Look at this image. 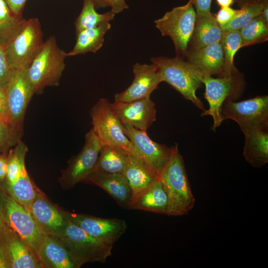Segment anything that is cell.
Segmentation results:
<instances>
[{"instance_id":"cell-44","label":"cell","mask_w":268,"mask_h":268,"mask_svg":"<svg viewBox=\"0 0 268 268\" xmlns=\"http://www.w3.org/2000/svg\"><path fill=\"white\" fill-rule=\"evenodd\" d=\"M96 8H105L110 6L108 0H93Z\"/></svg>"},{"instance_id":"cell-9","label":"cell","mask_w":268,"mask_h":268,"mask_svg":"<svg viewBox=\"0 0 268 268\" xmlns=\"http://www.w3.org/2000/svg\"><path fill=\"white\" fill-rule=\"evenodd\" d=\"M92 129L104 145L124 149L136 157L137 153L124 132L123 124L113 111L108 99L100 98L90 112Z\"/></svg>"},{"instance_id":"cell-45","label":"cell","mask_w":268,"mask_h":268,"mask_svg":"<svg viewBox=\"0 0 268 268\" xmlns=\"http://www.w3.org/2000/svg\"><path fill=\"white\" fill-rule=\"evenodd\" d=\"M216 1L220 7H229L233 3L235 0H216Z\"/></svg>"},{"instance_id":"cell-38","label":"cell","mask_w":268,"mask_h":268,"mask_svg":"<svg viewBox=\"0 0 268 268\" xmlns=\"http://www.w3.org/2000/svg\"><path fill=\"white\" fill-rule=\"evenodd\" d=\"M195 9L197 15L207 14L211 12L212 0H191Z\"/></svg>"},{"instance_id":"cell-33","label":"cell","mask_w":268,"mask_h":268,"mask_svg":"<svg viewBox=\"0 0 268 268\" xmlns=\"http://www.w3.org/2000/svg\"><path fill=\"white\" fill-rule=\"evenodd\" d=\"M239 31L243 47L264 42L268 38V22L260 14L253 18Z\"/></svg>"},{"instance_id":"cell-21","label":"cell","mask_w":268,"mask_h":268,"mask_svg":"<svg viewBox=\"0 0 268 268\" xmlns=\"http://www.w3.org/2000/svg\"><path fill=\"white\" fill-rule=\"evenodd\" d=\"M35 256L42 268H77L65 247L55 236L44 233Z\"/></svg>"},{"instance_id":"cell-11","label":"cell","mask_w":268,"mask_h":268,"mask_svg":"<svg viewBox=\"0 0 268 268\" xmlns=\"http://www.w3.org/2000/svg\"><path fill=\"white\" fill-rule=\"evenodd\" d=\"M104 144L91 129L85 135L84 145L62 171L59 182L65 189H70L83 182L86 177L95 170L98 156Z\"/></svg>"},{"instance_id":"cell-31","label":"cell","mask_w":268,"mask_h":268,"mask_svg":"<svg viewBox=\"0 0 268 268\" xmlns=\"http://www.w3.org/2000/svg\"><path fill=\"white\" fill-rule=\"evenodd\" d=\"M220 43L224 59L225 76L238 72L234 64L236 52L243 47V42L239 30L223 31Z\"/></svg>"},{"instance_id":"cell-18","label":"cell","mask_w":268,"mask_h":268,"mask_svg":"<svg viewBox=\"0 0 268 268\" xmlns=\"http://www.w3.org/2000/svg\"><path fill=\"white\" fill-rule=\"evenodd\" d=\"M28 209L45 233L57 236L63 229L66 221L63 210L54 205L38 188Z\"/></svg>"},{"instance_id":"cell-17","label":"cell","mask_w":268,"mask_h":268,"mask_svg":"<svg viewBox=\"0 0 268 268\" xmlns=\"http://www.w3.org/2000/svg\"><path fill=\"white\" fill-rule=\"evenodd\" d=\"M134 75L132 84L114 96V101L129 102L149 97L162 82L161 76L153 64L136 63L133 66Z\"/></svg>"},{"instance_id":"cell-25","label":"cell","mask_w":268,"mask_h":268,"mask_svg":"<svg viewBox=\"0 0 268 268\" xmlns=\"http://www.w3.org/2000/svg\"><path fill=\"white\" fill-rule=\"evenodd\" d=\"M123 174L132 190L131 201L158 178L143 161L130 154L129 162Z\"/></svg>"},{"instance_id":"cell-29","label":"cell","mask_w":268,"mask_h":268,"mask_svg":"<svg viewBox=\"0 0 268 268\" xmlns=\"http://www.w3.org/2000/svg\"><path fill=\"white\" fill-rule=\"evenodd\" d=\"M26 19L14 13L4 0H0V46L5 48L21 30Z\"/></svg>"},{"instance_id":"cell-15","label":"cell","mask_w":268,"mask_h":268,"mask_svg":"<svg viewBox=\"0 0 268 268\" xmlns=\"http://www.w3.org/2000/svg\"><path fill=\"white\" fill-rule=\"evenodd\" d=\"M0 250L5 268H42L29 247L5 221L0 240Z\"/></svg>"},{"instance_id":"cell-46","label":"cell","mask_w":268,"mask_h":268,"mask_svg":"<svg viewBox=\"0 0 268 268\" xmlns=\"http://www.w3.org/2000/svg\"><path fill=\"white\" fill-rule=\"evenodd\" d=\"M268 5H267L263 9L262 13L261 14L264 18L268 22Z\"/></svg>"},{"instance_id":"cell-2","label":"cell","mask_w":268,"mask_h":268,"mask_svg":"<svg viewBox=\"0 0 268 268\" xmlns=\"http://www.w3.org/2000/svg\"><path fill=\"white\" fill-rule=\"evenodd\" d=\"M150 61L156 67L162 82L168 83L202 112L205 110L203 103L196 95L197 90L203 84V75L200 70L184 59L177 56L152 57Z\"/></svg>"},{"instance_id":"cell-37","label":"cell","mask_w":268,"mask_h":268,"mask_svg":"<svg viewBox=\"0 0 268 268\" xmlns=\"http://www.w3.org/2000/svg\"><path fill=\"white\" fill-rule=\"evenodd\" d=\"M238 9L229 7H221L217 13L214 15L215 19L220 27L229 23L238 14Z\"/></svg>"},{"instance_id":"cell-1","label":"cell","mask_w":268,"mask_h":268,"mask_svg":"<svg viewBox=\"0 0 268 268\" xmlns=\"http://www.w3.org/2000/svg\"><path fill=\"white\" fill-rule=\"evenodd\" d=\"M172 147L170 158L158 178L167 192V215H186L194 208L195 199L192 192L184 161L177 144Z\"/></svg>"},{"instance_id":"cell-3","label":"cell","mask_w":268,"mask_h":268,"mask_svg":"<svg viewBox=\"0 0 268 268\" xmlns=\"http://www.w3.org/2000/svg\"><path fill=\"white\" fill-rule=\"evenodd\" d=\"M55 236L65 247L77 268L87 263H105L112 254V245L91 236L67 218L63 229Z\"/></svg>"},{"instance_id":"cell-7","label":"cell","mask_w":268,"mask_h":268,"mask_svg":"<svg viewBox=\"0 0 268 268\" xmlns=\"http://www.w3.org/2000/svg\"><path fill=\"white\" fill-rule=\"evenodd\" d=\"M202 83L205 87L204 97L209 107L201 113V116H211L213 119L211 130L215 131L223 121L221 116L223 103L227 99L235 101L240 97L244 90V79L239 71L217 78L204 75Z\"/></svg>"},{"instance_id":"cell-13","label":"cell","mask_w":268,"mask_h":268,"mask_svg":"<svg viewBox=\"0 0 268 268\" xmlns=\"http://www.w3.org/2000/svg\"><path fill=\"white\" fill-rule=\"evenodd\" d=\"M124 132L137 153V157L158 178L161 172L168 162L172 151V147L157 143L150 139L146 131L123 124Z\"/></svg>"},{"instance_id":"cell-40","label":"cell","mask_w":268,"mask_h":268,"mask_svg":"<svg viewBox=\"0 0 268 268\" xmlns=\"http://www.w3.org/2000/svg\"><path fill=\"white\" fill-rule=\"evenodd\" d=\"M110 6L111 7V11L115 14L119 13L129 8V5L126 3L125 0H108Z\"/></svg>"},{"instance_id":"cell-20","label":"cell","mask_w":268,"mask_h":268,"mask_svg":"<svg viewBox=\"0 0 268 268\" xmlns=\"http://www.w3.org/2000/svg\"><path fill=\"white\" fill-rule=\"evenodd\" d=\"M185 59L203 75L225 76L224 55L220 42L189 53Z\"/></svg>"},{"instance_id":"cell-23","label":"cell","mask_w":268,"mask_h":268,"mask_svg":"<svg viewBox=\"0 0 268 268\" xmlns=\"http://www.w3.org/2000/svg\"><path fill=\"white\" fill-rule=\"evenodd\" d=\"M222 33L223 31L217 22L214 14L210 12L197 15L187 54L206 45L220 42Z\"/></svg>"},{"instance_id":"cell-16","label":"cell","mask_w":268,"mask_h":268,"mask_svg":"<svg viewBox=\"0 0 268 268\" xmlns=\"http://www.w3.org/2000/svg\"><path fill=\"white\" fill-rule=\"evenodd\" d=\"M111 106L123 124L139 130L146 131L156 120L155 104L150 97L129 102L114 101Z\"/></svg>"},{"instance_id":"cell-28","label":"cell","mask_w":268,"mask_h":268,"mask_svg":"<svg viewBox=\"0 0 268 268\" xmlns=\"http://www.w3.org/2000/svg\"><path fill=\"white\" fill-rule=\"evenodd\" d=\"M240 8L236 16L227 25L221 27L222 31L239 30L254 17L260 15L268 5V0H235Z\"/></svg>"},{"instance_id":"cell-14","label":"cell","mask_w":268,"mask_h":268,"mask_svg":"<svg viewBox=\"0 0 268 268\" xmlns=\"http://www.w3.org/2000/svg\"><path fill=\"white\" fill-rule=\"evenodd\" d=\"M63 213L67 219L91 236L112 246L127 228L126 221L122 219L104 218L65 211Z\"/></svg>"},{"instance_id":"cell-43","label":"cell","mask_w":268,"mask_h":268,"mask_svg":"<svg viewBox=\"0 0 268 268\" xmlns=\"http://www.w3.org/2000/svg\"><path fill=\"white\" fill-rule=\"evenodd\" d=\"M5 97L4 89L0 87V119H2L5 109Z\"/></svg>"},{"instance_id":"cell-12","label":"cell","mask_w":268,"mask_h":268,"mask_svg":"<svg viewBox=\"0 0 268 268\" xmlns=\"http://www.w3.org/2000/svg\"><path fill=\"white\" fill-rule=\"evenodd\" d=\"M3 214L5 223L20 236L35 255L44 232L29 209L10 195H6L3 197Z\"/></svg>"},{"instance_id":"cell-35","label":"cell","mask_w":268,"mask_h":268,"mask_svg":"<svg viewBox=\"0 0 268 268\" xmlns=\"http://www.w3.org/2000/svg\"><path fill=\"white\" fill-rule=\"evenodd\" d=\"M23 132L19 131L0 119V151L9 146L16 145L20 140Z\"/></svg>"},{"instance_id":"cell-22","label":"cell","mask_w":268,"mask_h":268,"mask_svg":"<svg viewBox=\"0 0 268 268\" xmlns=\"http://www.w3.org/2000/svg\"><path fill=\"white\" fill-rule=\"evenodd\" d=\"M168 198L163 185L157 178L147 189L131 201L128 209L166 215Z\"/></svg>"},{"instance_id":"cell-42","label":"cell","mask_w":268,"mask_h":268,"mask_svg":"<svg viewBox=\"0 0 268 268\" xmlns=\"http://www.w3.org/2000/svg\"><path fill=\"white\" fill-rule=\"evenodd\" d=\"M8 164V156L0 155V182L5 180Z\"/></svg>"},{"instance_id":"cell-30","label":"cell","mask_w":268,"mask_h":268,"mask_svg":"<svg viewBox=\"0 0 268 268\" xmlns=\"http://www.w3.org/2000/svg\"><path fill=\"white\" fill-rule=\"evenodd\" d=\"M93 0H83L82 10L74 22L76 33L112 20L115 14L111 10L100 14L96 10Z\"/></svg>"},{"instance_id":"cell-8","label":"cell","mask_w":268,"mask_h":268,"mask_svg":"<svg viewBox=\"0 0 268 268\" xmlns=\"http://www.w3.org/2000/svg\"><path fill=\"white\" fill-rule=\"evenodd\" d=\"M27 69H11L8 81L3 89L5 105L2 119L22 132L27 107L35 94Z\"/></svg>"},{"instance_id":"cell-6","label":"cell","mask_w":268,"mask_h":268,"mask_svg":"<svg viewBox=\"0 0 268 268\" xmlns=\"http://www.w3.org/2000/svg\"><path fill=\"white\" fill-rule=\"evenodd\" d=\"M44 42L41 25L37 18L25 20L20 31L4 48L11 69L28 68L41 51Z\"/></svg>"},{"instance_id":"cell-34","label":"cell","mask_w":268,"mask_h":268,"mask_svg":"<svg viewBox=\"0 0 268 268\" xmlns=\"http://www.w3.org/2000/svg\"><path fill=\"white\" fill-rule=\"evenodd\" d=\"M28 148L20 140L8 156V164L5 185H10L27 171L25 160Z\"/></svg>"},{"instance_id":"cell-41","label":"cell","mask_w":268,"mask_h":268,"mask_svg":"<svg viewBox=\"0 0 268 268\" xmlns=\"http://www.w3.org/2000/svg\"><path fill=\"white\" fill-rule=\"evenodd\" d=\"M4 224L3 214V197L0 195V240L3 227ZM5 264L0 250V268H5Z\"/></svg>"},{"instance_id":"cell-27","label":"cell","mask_w":268,"mask_h":268,"mask_svg":"<svg viewBox=\"0 0 268 268\" xmlns=\"http://www.w3.org/2000/svg\"><path fill=\"white\" fill-rule=\"evenodd\" d=\"M129 158V153L124 149L104 144L94 171L123 174Z\"/></svg>"},{"instance_id":"cell-19","label":"cell","mask_w":268,"mask_h":268,"mask_svg":"<svg viewBox=\"0 0 268 268\" xmlns=\"http://www.w3.org/2000/svg\"><path fill=\"white\" fill-rule=\"evenodd\" d=\"M83 182L95 184L111 196L121 207L128 208L132 198V190L122 173L93 171Z\"/></svg>"},{"instance_id":"cell-4","label":"cell","mask_w":268,"mask_h":268,"mask_svg":"<svg viewBox=\"0 0 268 268\" xmlns=\"http://www.w3.org/2000/svg\"><path fill=\"white\" fill-rule=\"evenodd\" d=\"M67 54L59 47L54 36L44 42L41 51L27 69L35 93L47 86L59 84L66 67Z\"/></svg>"},{"instance_id":"cell-32","label":"cell","mask_w":268,"mask_h":268,"mask_svg":"<svg viewBox=\"0 0 268 268\" xmlns=\"http://www.w3.org/2000/svg\"><path fill=\"white\" fill-rule=\"evenodd\" d=\"M10 195L19 203L28 208L35 196L37 187L31 180L27 171L19 176L10 185H5Z\"/></svg>"},{"instance_id":"cell-36","label":"cell","mask_w":268,"mask_h":268,"mask_svg":"<svg viewBox=\"0 0 268 268\" xmlns=\"http://www.w3.org/2000/svg\"><path fill=\"white\" fill-rule=\"evenodd\" d=\"M11 69L7 63L4 47L0 46V87L4 89L6 85L11 73Z\"/></svg>"},{"instance_id":"cell-24","label":"cell","mask_w":268,"mask_h":268,"mask_svg":"<svg viewBox=\"0 0 268 268\" xmlns=\"http://www.w3.org/2000/svg\"><path fill=\"white\" fill-rule=\"evenodd\" d=\"M243 155L252 166L261 168L268 163V130H254L243 134Z\"/></svg>"},{"instance_id":"cell-5","label":"cell","mask_w":268,"mask_h":268,"mask_svg":"<svg viewBox=\"0 0 268 268\" xmlns=\"http://www.w3.org/2000/svg\"><path fill=\"white\" fill-rule=\"evenodd\" d=\"M196 12L191 0L175 7L154 21L155 27L163 36L172 39L176 56L185 59L196 20Z\"/></svg>"},{"instance_id":"cell-39","label":"cell","mask_w":268,"mask_h":268,"mask_svg":"<svg viewBox=\"0 0 268 268\" xmlns=\"http://www.w3.org/2000/svg\"><path fill=\"white\" fill-rule=\"evenodd\" d=\"M11 10L15 14L22 15L27 0H4Z\"/></svg>"},{"instance_id":"cell-10","label":"cell","mask_w":268,"mask_h":268,"mask_svg":"<svg viewBox=\"0 0 268 268\" xmlns=\"http://www.w3.org/2000/svg\"><path fill=\"white\" fill-rule=\"evenodd\" d=\"M224 121L230 119L243 134L254 130H268V96L260 95L240 102L226 100L221 107Z\"/></svg>"},{"instance_id":"cell-26","label":"cell","mask_w":268,"mask_h":268,"mask_svg":"<svg viewBox=\"0 0 268 268\" xmlns=\"http://www.w3.org/2000/svg\"><path fill=\"white\" fill-rule=\"evenodd\" d=\"M110 22H105L96 27L81 30L76 33V42L67 57L96 53L103 46L104 36L110 29Z\"/></svg>"}]
</instances>
